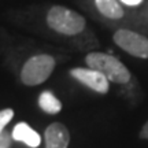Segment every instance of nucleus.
I'll return each mask as SVG.
<instances>
[{
  "label": "nucleus",
  "instance_id": "nucleus-1",
  "mask_svg": "<svg viewBox=\"0 0 148 148\" xmlns=\"http://www.w3.org/2000/svg\"><path fill=\"white\" fill-rule=\"evenodd\" d=\"M85 63L88 67L100 71L110 82L127 84L132 74L121 60L112 55L104 52H89L85 56Z\"/></svg>",
  "mask_w": 148,
  "mask_h": 148
},
{
  "label": "nucleus",
  "instance_id": "nucleus-2",
  "mask_svg": "<svg viewBox=\"0 0 148 148\" xmlns=\"http://www.w3.org/2000/svg\"><path fill=\"white\" fill-rule=\"evenodd\" d=\"M47 23L52 30L64 34V36H75L85 29L86 21L77 11L63 7L53 5L47 14Z\"/></svg>",
  "mask_w": 148,
  "mask_h": 148
},
{
  "label": "nucleus",
  "instance_id": "nucleus-3",
  "mask_svg": "<svg viewBox=\"0 0 148 148\" xmlns=\"http://www.w3.org/2000/svg\"><path fill=\"white\" fill-rule=\"evenodd\" d=\"M55 69V59L51 55L40 53L26 60L21 71V81L27 86L40 85L47 81Z\"/></svg>",
  "mask_w": 148,
  "mask_h": 148
},
{
  "label": "nucleus",
  "instance_id": "nucleus-4",
  "mask_svg": "<svg viewBox=\"0 0 148 148\" xmlns=\"http://www.w3.org/2000/svg\"><path fill=\"white\" fill-rule=\"evenodd\" d=\"M112 40L118 47L132 56L148 59V37L129 29H118Z\"/></svg>",
  "mask_w": 148,
  "mask_h": 148
},
{
  "label": "nucleus",
  "instance_id": "nucleus-5",
  "mask_svg": "<svg viewBox=\"0 0 148 148\" xmlns=\"http://www.w3.org/2000/svg\"><path fill=\"white\" fill-rule=\"evenodd\" d=\"M70 75L78 82L84 84L85 86L90 88L97 93L104 95L110 89V81L97 70H93L90 67H75L70 70Z\"/></svg>",
  "mask_w": 148,
  "mask_h": 148
},
{
  "label": "nucleus",
  "instance_id": "nucleus-6",
  "mask_svg": "<svg viewBox=\"0 0 148 148\" xmlns=\"http://www.w3.org/2000/svg\"><path fill=\"white\" fill-rule=\"evenodd\" d=\"M45 148H69L70 133L60 122H53L45 129Z\"/></svg>",
  "mask_w": 148,
  "mask_h": 148
},
{
  "label": "nucleus",
  "instance_id": "nucleus-7",
  "mask_svg": "<svg viewBox=\"0 0 148 148\" xmlns=\"http://www.w3.org/2000/svg\"><path fill=\"white\" fill-rule=\"evenodd\" d=\"M11 136H12V140L25 143L27 147H30V148H37L41 144L40 134L34 129H32V127L29 126L26 122L16 123L15 126H14V129H12Z\"/></svg>",
  "mask_w": 148,
  "mask_h": 148
},
{
  "label": "nucleus",
  "instance_id": "nucleus-8",
  "mask_svg": "<svg viewBox=\"0 0 148 148\" xmlns=\"http://www.w3.org/2000/svg\"><path fill=\"white\" fill-rule=\"evenodd\" d=\"M95 4L101 15L108 19H121L125 15L119 0H95Z\"/></svg>",
  "mask_w": 148,
  "mask_h": 148
},
{
  "label": "nucleus",
  "instance_id": "nucleus-9",
  "mask_svg": "<svg viewBox=\"0 0 148 148\" xmlns=\"http://www.w3.org/2000/svg\"><path fill=\"white\" fill-rule=\"evenodd\" d=\"M38 106L47 114H58L62 110V103L56 96L49 90H44L38 96Z\"/></svg>",
  "mask_w": 148,
  "mask_h": 148
},
{
  "label": "nucleus",
  "instance_id": "nucleus-10",
  "mask_svg": "<svg viewBox=\"0 0 148 148\" xmlns=\"http://www.w3.org/2000/svg\"><path fill=\"white\" fill-rule=\"evenodd\" d=\"M12 116H14V110H12V108L0 110V133L4 130V127L7 126V123L12 119Z\"/></svg>",
  "mask_w": 148,
  "mask_h": 148
},
{
  "label": "nucleus",
  "instance_id": "nucleus-11",
  "mask_svg": "<svg viewBox=\"0 0 148 148\" xmlns=\"http://www.w3.org/2000/svg\"><path fill=\"white\" fill-rule=\"evenodd\" d=\"M11 140H12L11 133L3 130V132L0 133V148H10Z\"/></svg>",
  "mask_w": 148,
  "mask_h": 148
},
{
  "label": "nucleus",
  "instance_id": "nucleus-12",
  "mask_svg": "<svg viewBox=\"0 0 148 148\" xmlns=\"http://www.w3.org/2000/svg\"><path fill=\"white\" fill-rule=\"evenodd\" d=\"M138 136H140V138H143V140H148V121L143 125L141 130L138 133Z\"/></svg>",
  "mask_w": 148,
  "mask_h": 148
},
{
  "label": "nucleus",
  "instance_id": "nucleus-13",
  "mask_svg": "<svg viewBox=\"0 0 148 148\" xmlns=\"http://www.w3.org/2000/svg\"><path fill=\"white\" fill-rule=\"evenodd\" d=\"M119 1H122L126 5H130V7H134V5H138L143 3V0H119Z\"/></svg>",
  "mask_w": 148,
  "mask_h": 148
}]
</instances>
